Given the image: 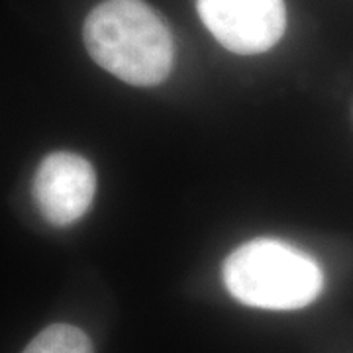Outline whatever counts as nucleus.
I'll list each match as a JSON object with an SVG mask.
<instances>
[{
  "label": "nucleus",
  "mask_w": 353,
  "mask_h": 353,
  "mask_svg": "<svg viewBox=\"0 0 353 353\" xmlns=\"http://www.w3.org/2000/svg\"><path fill=\"white\" fill-rule=\"evenodd\" d=\"M83 39L97 65L134 87L159 85L173 69V36L143 0L101 2L85 20Z\"/></svg>",
  "instance_id": "obj_1"
},
{
  "label": "nucleus",
  "mask_w": 353,
  "mask_h": 353,
  "mask_svg": "<svg viewBox=\"0 0 353 353\" xmlns=\"http://www.w3.org/2000/svg\"><path fill=\"white\" fill-rule=\"evenodd\" d=\"M230 294L253 308L299 310L322 290V269L312 257L281 240L259 238L228 255L222 267Z\"/></svg>",
  "instance_id": "obj_2"
},
{
  "label": "nucleus",
  "mask_w": 353,
  "mask_h": 353,
  "mask_svg": "<svg viewBox=\"0 0 353 353\" xmlns=\"http://www.w3.org/2000/svg\"><path fill=\"white\" fill-rule=\"evenodd\" d=\"M196 8L218 43L238 55L275 48L287 28L283 0H196Z\"/></svg>",
  "instance_id": "obj_3"
},
{
  "label": "nucleus",
  "mask_w": 353,
  "mask_h": 353,
  "mask_svg": "<svg viewBox=\"0 0 353 353\" xmlns=\"http://www.w3.org/2000/svg\"><path fill=\"white\" fill-rule=\"evenodd\" d=\"M97 175L85 157L55 152L43 157L32 183V194L41 216L53 226H71L90 208Z\"/></svg>",
  "instance_id": "obj_4"
},
{
  "label": "nucleus",
  "mask_w": 353,
  "mask_h": 353,
  "mask_svg": "<svg viewBox=\"0 0 353 353\" xmlns=\"http://www.w3.org/2000/svg\"><path fill=\"white\" fill-rule=\"evenodd\" d=\"M24 353H92V343L83 330L53 324L28 343Z\"/></svg>",
  "instance_id": "obj_5"
}]
</instances>
